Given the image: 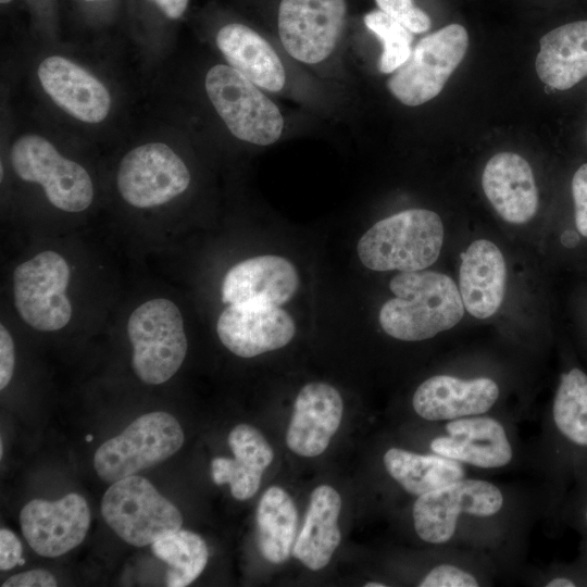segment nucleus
I'll use <instances>...</instances> for the list:
<instances>
[{"instance_id": "obj_5", "label": "nucleus", "mask_w": 587, "mask_h": 587, "mask_svg": "<svg viewBox=\"0 0 587 587\" xmlns=\"http://www.w3.org/2000/svg\"><path fill=\"white\" fill-rule=\"evenodd\" d=\"M204 86L211 103L235 137L259 146L279 139L284 127L280 111L237 70L214 65L205 75Z\"/></svg>"}, {"instance_id": "obj_38", "label": "nucleus", "mask_w": 587, "mask_h": 587, "mask_svg": "<svg viewBox=\"0 0 587 587\" xmlns=\"http://www.w3.org/2000/svg\"><path fill=\"white\" fill-rule=\"evenodd\" d=\"M547 587H574L576 584L574 580L567 577H554L546 583Z\"/></svg>"}, {"instance_id": "obj_18", "label": "nucleus", "mask_w": 587, "mask_h": 587, "mask_svg": "<svg viewBox=\"0 0 587 587\" xmlns=\"http://www.w3.org/2000/svg\"><path fill=\"white\" fill-rule=\"evenodd\" d=\"M299 287L296 267L278 255H260L228 270L222 283L225 304L262 303L282 305Z\"/></svg>"}, {"instance_id": "obj_21", "label": "nucleus", "mask_w": 587, "mask_h": 587, "mask_svg": "<svg viewBox=\"0 0 587 587\" xmlns=\"http://www.w3.org/2000/svg\"><path fill=\"white\" fill-rule=\"evenodd\" d=\"M507 266L502 252L490 240L473 241L461 255L459 290L465 308L476 319H488L504 299Z\"/></svg>"}, {"instance_id": "obj_25", "label": "nucleus", "mask_w": 587, "mask_h": 587, "mask_svg": "<svg viewBox=\"0 0 587 587\" xmlns=\"http://www.w3.org/2000/svg\"><path fill=\"white\" fill-rule=\"evenodd\" d=\"M340 510L341 498L332 486L321 485L312 491L302 528L292 548V555L308 569L319 571L325 567L339 546Z\"/></svg>"}, {"instance_id": "obj_43", "label": "nucleus", "mask_w": 587, "mask_h": 587, "mask_svg": "<svg viewBox=\"0 0 587 587\" xmlns=\"http://www.w3.org/2000/svg\"><path fill=\"white\" fill-rule=\"evenodd\" d=\"M24 563H25L24 559H21L20 562H18L20 565H23Z\"/></svg>"}, {"instance_id": "obj_2", "label": "nucleus", "mask_w": 587, "mask_h": 587, "mask_svg": "<svg viewBox=\"0 0 587 587\" xmlns=\"http://www.w3.org/2000/svg\"><path fill=\"white\" fill-rule=\"evenodd\" d=\"M444 242L442 221L436 212L410 209L375 223L360 238V261L372 271L413 272L433 265Z\"/></svg>"}, {"instance_id": "obj_40", "label": "nucleus", "mask_w": 587, "mask_h": 587, "mask_svg": "<svg viewBox=\"0 0 587 587\" xmlns=\"http://www.w3.org/2000/svg\"><path fill=\"white\" fill-rule=\"evenodd\" d=\"M364 586L365 587H385L387 585H385L383 583H377V582H369Z\"/></svg>"}, {"instance_id": "obj_12", "label": "nucleus", "mask_w": 587, "mask_h": 587, "mask_svg": "<svg viewBox=\"0 0 587 587\" xmlns=\"http://www.w3.org/2000/svg\"><path fill=\"white\" fill-rule=\"evenodd\" d=\"M345 0H282L278 33L296 60L315 64L335 49L345 25Z\"/></svg>"}, {"instance_id": "obj_31", "label": "nucleus", "mask_w": 587, "mask_h": 587, "mask_svg": "<svg viewBox=\"0 0 587 587\" xmlns=\"http://www.w3.org/2000/svg\"><path fill=\"white\" fill-rule=\"evenodd\" d=\"M379 10L387 13L412 33H424L430 28L429 16L413 4L412 0H375Z\"/></svg>"}, {"instance_id": "obj_4", "label": "nucleus", "mask_w": 587, "mask_h": 587, "mask_svg": "<svg viewBox=\"0 0 587 587\" xmlns=\"http://www.w3.org/2000/svg\"><path fill=\"white\" fill-rule=\"evenodd\" d=\"M184 440L183 428L172 414L150 412L104 441L95 453L93 466L102 480L114 483L165 461Z\"/></svg>"}, {"instance_id": "obj_13", "label": "nucleus", "mask_w": 587, "mask_h": 587, "mask_svg": "<svg viewBox=\"0 0 587 587\" xmlns=\"http://www.w3.org/2000/svg\"><path fill=\"white\" fill-rule=\"evenodd\" d=\"M22 533L41 557L54 558L77 547L90 525L85 498L71 492L55 501L34 499L20 513Z\"/></svg>"}, {"instance_id": "obj_33", "label": "nucleus", "mask_w": 587, "mask_h": 587, "mask_svg": "<svg viewBox=\"0 0 587 587\" xmlns=\"http://www.w3.org/2000/svg\"><path fill=\"white\" fill-rule=\"evenodd\" d=\"M572 195L577 232L587 238V163L580 165L573 175Z\"/></svg>"}, {"instance_id": "obj_16", "label": "nucleus", "mask_w": 587, "mask_h": 587, "mask_svg": "<svg viewBox=\"0 0 587 587\" xmlns=\"http://www.w3.org/2000/svg\"><path fill=\"white\" fill-rule=\"evenodd\" d=\"M500 395L498 384L489 377L470 379L452 375H434L414 391L412 404L427 421H450L488 412Z\"/></svg>"}, {"instance_id": "obj_37", "label": "nucleus", "mask_w": 587, "mask_h": 587, "mask_svg": "<svg viewBox=\"0 0 587 587\" xmlns=\"http://www.w3.org/2000/svg\"><path fill=\"white\" fill-rule=\"evenodd\" d=\"M168 18H179L187 9L189 0H151Z\"/></svg>"}, {"instance_id": "obj_46", "label": "nucleus", "mask_w": 587, "mask_h": 587, "mask_svg": "<svg viewBox=\"0 0 587 587\" xmlns=\"http://www.w3.org/2000/svg\"><path fill=\"white\" fill-rule=\"evenodd\" d=\"M585 519H586V524H587V511H586V515H585Z\"/></svg>"}, {"instance_id": "obj_39", "label": "nucleus", "mask_w": 587, "mask_h": 587, "mask_svg": "<svg viewBox=\"0 0 587 587\" xmlns=\"http://www.w3.org/2000/svg\"><path fill=\"white\" fill-rule=\"evenodd\" d=\"M561 239L562 243L566 247H573L578 242V235L574 232L567 230L562 235Z\"/></svg>"}, {"instance_id": "obj_23", "label": "nucleus", "mask_w": 587, "mask_h": 587, "mask_svg": "<svg viewBox=\"0 0 587 587\" xmlns=\"http://www.w3.org/2000/svg\"><path fill=\"white\" fill-rule=\"evenodd\" d=\"M216 45L232 67L257 86L279 91L286 82L284 65L271 47L250 27L230 23L216 35Z\"/></svg>"}, {"instance_id": "obj_26", "label": "nucleus", "mask_w": 587, "mask_h": 587, "mask_svg": "<svg viewBox=\"0 0 587 587\" xmlns=\"http://www.w3.org/2000/svg\"><path fill=\"white\" fill-rule=\"evenodd\" d=\"M388 474L413 496H421L465 477L464 465L437 453L388 449L383 458Z\"/></svg>"}, {"instance_id": "obj_19", "label": "nucleus", "mask_w": 587, "mask_h": 587, "mask_svg": "<svg viewBox=\"0 0 587 587\" xmlns=\"http://www.w3.org/2000/svg\"><path fill=\"white\" fill-rule=\"evenodd\" d=\"M38 77L51 100L73 117L97 124L108 116L109 91L74 62L59 55L48 57L39 64Z\"/></svg>"}, {"instance_id": "obj_27", "label": "nucleus", "mask_w": 587, "mask_h": 587, "mask_svg": "<svg viewBox=\"0 0 587 587\" xmlns=\"http://www.w3.org/2000/svg\"><path fill=\"white\" fill-rule=\"evenodd\" d=\"M297 527L298 512L291 497L278 486L270 487L257 510V542L263 558L273 564L287 561Z\"/></svg>"}, {"instance_id": "obj_22", "label": "nucleus", "mask_w": 587, "mask_h": 587, "mask_svg": "<svg viewBox=\"0 0 587 587\" xmlns=\"http://www.w3.org/2000/svg\"><path fill=\"white\" fill-rule=\"evenodd\" d=\"M234 459L217 457L211 462V475L216 485L229 484L237 500H247L258 491L264 470L274 458L272 447L255 427L235 426L228 435Z\"/></svg>"}, {"instance_id": "obj_15", "label": "nucleus", "mask_w": 587, "mask_h": 587, "mask_svg": "<svg viewBox=\"0 0 587 587\" xmlns=\"http://www.w3.org/2000/svg\"><path fill=\"white\" fill-rule=\"evenodd\" d=\"M446 435L434 438L430 450L462 464L494 470L511 463L512 444L504 426L479 414L447 421Z\"/></svg>"}, {"instance_id": "obj_17", "label": "nucleus", "mask_w": 587, "mask_h": 587, "mask_svg": "<svg viewBox=\"0 0 587 587\" xmlns=\"http://www.w3.org/2000/svg\"><path fill=\"white\" fill-rule=\"evenodd\" d=\"M342 412V399L335 387L322 382L304 385L295 400L287 429L288 448L307 458L322 454L338 430Z\"/></svg>"}, {"instance_id": "obj_28", "label": "nucleus", "mask_w": 587, "mask_h": 587, "mask_svg": "<svg viewBox=\"0 0 587 587\" xmlns=\"http://www.w3.org/2000/svg\"><path fill=\"white\" fill-rule=\"evenodd\" d=\"M151 551L168 565L165 583L168 587L190 585L204 570L209 551L196 533L178 529L151 544Z\"/></svg>"}, {"instance_id": "obj_32", "label": "nucleus", "mask_w": 587, "mask_h": 587, "mask_svg": "<svg viewBox=\"0 0 587 587\" xmlns=\"http://www.w3.org/2000/svg\"><path fill=\"white\" fill-rule=\"evenodd\" d=\"M420 587H477V578L454 564L434 566L420 582Z\"/></svg>"}, {"instance_id": "obj_20", "label": "nucleus", "mask_w": 587, "mask_h": 587, "mask_svg": "<svg viewBox=\"0 0 587 587\" xmlns=\"http://www.w3.org/2000/svg\"><path fill=\"white\" fill-rule=\"evenodd\" d=\"M483 190L508 223L524 224L538 209V190L528 162L514 152H499L485 165L482 175Z\"/></svg>"}, {"instance_id": "obj_14", "label": "nucleus", "mask_w": 587, "mask_h": 587, "mask_svg": "<svg viewBox=\"0 0 587 587\" xmlns=\"http://www.w3.org/2000/svg\"><path fill=\"white\" fill-rule=\"evenodd\" d=\"M221 342L234 354L253 358L286 346L295 336L290 314L277 305L230 304L216 323Z\"/></svg>"}, {"instance_id": "obj_34", "label": "nucleus", "mask_w": 587, "mask_h": 587, "mask_svg": "<svg viewBox=\"0 0 587 587\" xmlns=\"http://www.w3.org/2000/svg\"><path fill=\"white\" fill-rule=\"evenodd\" d=\"M23 547L20 539L8 528L0 529V569L8 571L18 564Z\"/></svg>"}, {"instance_id": "obj_30", "label": "nucleus", "mask_w": 587, "mask_h": 587, "mask_svg": "<svg viewBox=\"0 0 587 587\" xmlns=\"http://www.w3.org/2000/svg\"><path fill=\"white\" fill-rule=\"evenodd\" d=\"M363 20L365 26L383 43L378 70L384 74H391L410 57L413 33L379 9L366 13Z\"/></svg>"}, {"instance_id": "obj_7", "label": "nucleus", "mask_w": 587, "mask_h": 587, "mask_svg": "<svg viewBox=\"0 0 587 587\" xmlns=\"http://www.w3.org/2000/svg\"><path fill=\"white\" fill-rule=\"evenodd\" d=\"M467 47L469 35L460 24H449L422 38L407 61L391 73L389 91L409 107L432 100L459 66Z\"/></svg>"}, {"instance_id": "obj_42", "label": "nucleus", "mask_w": 587, "mask_h": 587, "mask_svg": "<svg viewBox=\"0 0 587 587\" xmlns=\"http://www.w3.org/2000/svg\"><path fill=\"white\" fill-rule=\"evenodd\" d=\"M12 0H0L1 4H8L10 3Z\"/></svg>"}, {"instance_id": "obj_29", "label": "nucleus", "mask_w": 587, "mask_h": 587, "mask_svg": "<svg viewBox=\"0 0 587 587\" xmlns=\"http://www.w3.org/2000/svg\"><path fill=\"white\" fill-rule=\"evenodd\" d=\"M559 433L569 441L587 447V374L577 367L564 372L552 403Z\"/></svg>"}, {"instance_id": "obj_45", "label": "nucleus", "mask_w": 587, "mask_h": 587, "mask_svg": "<svg viewBox=\"0 0 587 587\" xmlns=\"http://www.w3.org/2000/svg\"><path fill=\"white\" fill-rule=\"evenodd\" d=\"M2 177H3V167L1 165V179H2Z\"/></svg>"}, {"instance_id": "obj_24", "label": "nucleus", "mask_w": 587, "mask_h": 587, "mask_svg": "<svg viewBox=\"0 0 587 587\" xmlns=\"http://www.w3.org/2000/svg\"><path fill=\"white\" fill-rule=\"evenodd\" d=\"M536 72L547 86L566 90L587 76V21L559 26L540 40Z\"/></svg>"}, {"instance_id": "obj_10", "label": "nucleus", "mask_w": 587, "mask_h": 587, "mask_svg": "<svg viewBox=\"0 0 587 587\" xmlns=\"http://www.w3.org/2000/svg\"><path fill=\"white\" fill-rule=\"evenodd\" d=\"M504 504L501 489L484 479L461 478L416 498L413 524L417 536L433 545L452 539L459 517H489Z\"/></svg>"}, {"instance_id": "obj_44", "label": "nucleus", "mask_w": 587, "mask_h": 587, "mask_svg": "<svg viewBox=\"0 0 587 587\" xmlns=\"http://www.w3.org/2000/svg\"><path fill=\"white\" fill-rule=\"evenodd\" d=\"M84 1L93 2V1H105V0H84Z\"/></svg>"}, {"instance_id": "obj_36", "label": "nucleus", "mask_w": 587, "mask_h": 587, "mask_svg": "<svg viewBox=\"0 0 587 587\" xmlns=\"http://www.w3.org/2000/svg\"><path fill=\"white\" fill-rule=\"evenodd\" d=\"M54 576L45 570H30L9 577L2 587H54Z\"/></svg>"}, {"instance_id": "obj_9", "label": "nucleus", "mask_w": 587, "mask_h": 587, "mask_svg": "<svg viewBox=\"0 0 587 587\" xmlns=\"http://www.w3.org/2000/svg\"><path fill=\"white\" fill-rule=\"evenodd\" d=\"M68 282L70 267L55 251H42L20 264L13 273V298L21 319L40 332L63 328L72 316Z\"/></svg>"}, {"instance_id": "obj_8", "label": "nucleus", "mask_w": 587, "mask_h": 587, "mask_svg": "<svg viewBox=\"0 0 587 587\" xmlns=\"http://www.w3.org/2000/svg\"><path fill=\"white\" fill-rule=\"evenodd\" d=\"M11 164L16 175L42 186L51 204L65 212H82L92 202L93 186L87 171L64 158L38 135L20 137L12 146Z\"/></svg>"}, {"instance_id": "obj_41", "label": "nucleus", "mask_w": 587, "mask_h": 587, "mask_svg": "<svg viewBox=\"0 0 587 587\" xmlns=\"http://www.w3.org/2000/svg\"><path fill=\"white\" fill-rule=\"evenodd\" d=\"M87 441H91L93 439L92 435L88 434L85 438Z\"/></svg>"}, {"instance_id": "obj_6", "label": "nucleus", "mask_w": 587, "mask_h": 587, "mask_svg": "<svg viewBox=\"0 0 587 587\" xmlns=\"http://www.w3.org/2000/svg\"><path fill=\"white\" fill-rule=\"evenodd\" d=\"M101 513L114 533L135 547L151 545L183 525L179 510L137 475L112 483L103 495Z\"/></svg>"}, {"instance_id": "obj_3", "label": "nucleus", "mask_w": 587, "mask_h": 587, "mask_svg": "<svg viewBox=\"0 0 587 587\" xmlns=\"http://www.w3.org/2000/svg\"><path fill=\"white\" fill-rule=\"evenodd\" d=\"M127 334L133 369L140 380L159 385L179 370L187 338L182 313L173 301L158 298L140 304L128 319Z\"/></svg>"}, {"instance_id": "obj_11", "label": "nucleus", "mask_w": 587, "mask_h": 587, "mask_svg": "<svg viewBox=\"0 0 587 587\" xmlns=\"http://www.w3.org/2000/svg\"><path fill=\"white\" fill-rule=\"evenodd\" d=\"M116 182L122 198L128 204L147 209L164 204L183 193L190 184V173L167 145L149 142L124 155Z\"/></svg>"}, {"instance_id": "obj_1", "label": "nucleus", "mask_w": 587, "mask_h": 587, "mask_svg": "<svg viewBox=\"0 0 587 587\" xmlns=\"http://www.w3.org/2000/svg\"><path fill=\"white\" fill-rule=\"evenodd\" d=\"M395 295L379 310V324L392 338L421 341L454 327L465 308L453 279L435 271L400 272L391 278Z\"/></svg>"}, {"instance_id": "obj_35", "label": "nucleus", "mask_w": 587, "mask_h": 587, "mask_svg": "<svg viewBox=\"0 0 587 587\" xmlns=\"http://www.w3.org/2000/svg\"><path fill=\"white\" fill-rule=\"evenodd\" d=\"M14 344L8 329L0 326V389L3 390L10 383L14 370Z\"/></svg>"}]
</instances>
